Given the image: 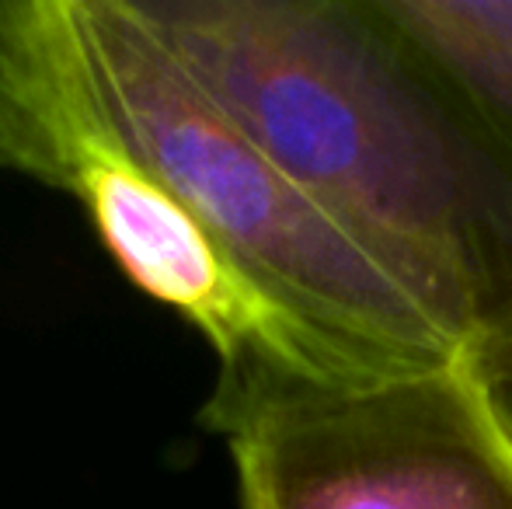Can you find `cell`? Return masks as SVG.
I'll return each instance as SVG.
<instances>
[{
    "mask_svg": "<svg viewBox=\"0 0 512 509\" xmlns=\"http://www.w3.org/2000/svg\"><path fill=\"white\" fill-rule=\"evenodd\" d=\"M119 123L237 269L314 332L384 374L478 356L467 328L248 140L133 0H74Z\"/></svg>",
    "mask_w": 512,
    "mask_h": 509,
    "instance_id": "obj_2",
    "label": "cell"
},
{
    "mask_svg": "<svg viewBox=\"0 0 512 509\" xmlns=\"http://www.w3.org/2000/svg\"><path fill=\"white\" fill-rule=\"evenodd\" d=\"M192 81L474 339L512 342V140L380 0H133Z\"/></svg>",
    "mask_w": 512,
    "mask_h": 509,
    "instance_id": "obj_1",
    "label": "cell"
},
{
    "mask_svg": "<svg viewBox=\"0 0 512 509\" xmlns=\"http://www.w3.org/2000/svg\"><path fill=\"white\" fill-rule=\"evenodd\" d=\"M512 140V0H380Z\"/></svg>",
    "mask_w": 512,
    "mask_h": 509,
    "instance_id": "obj_5",
    "label": "cell"
},
{
    "mask_svg": "<svg viewBox=\"0 0 512 509\" xmlns=\"http://www.w3.org/2000/svg\"><path fill=\"white\" fill-rule=\"evenodd\" d=\"M488 381V391H492L495 405L502 408L506 422L512 426V342L509 346H495V349H485V353L474 356Z\"/></svg>",
    "mask_w": 512,
    "mask_h": 509,
    "instance_id": "obj_6",
    "label": "cell"
},
{
    "mask_svg": "<svg viewBox=\"0 0 512 509\" xmlns=\"http://www.w3.org/2000/svg\"><path fill=\"white\" fill-rule=\"evenodd\" d=\"M0 168L81 203L126 279L189 321L216 360L317 381H380L352 349L258 290L119 123L74 0H0Z\"/></svg>",
    "mask_w": 512,
    "mask_h": 509,
    "instance_id": "obj_3",
    "label": "cell"
},
{
    "mask_svg": "<svg viewBox=\"0 0 512 509\" xmlns=\"http://www.w3.org/2000/svg\"><path fill=\"white\" fill-rule=\"evenodd\" d=\"M199 426L241 509H512V426L474 356L380 381L220 363Z\"/></svg>",
    "mask_w": 512,
    "mask_h": 509,
    "instance_id": "obj_4",
    "label": "cell"
}]
</instances>
